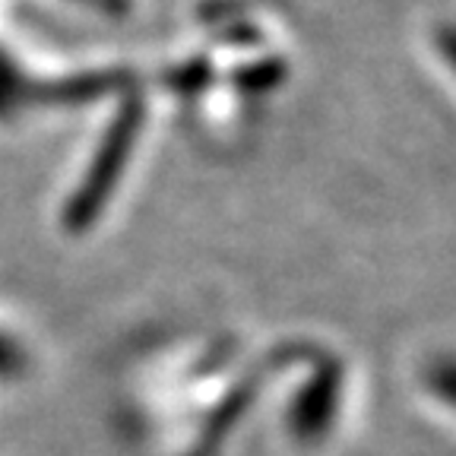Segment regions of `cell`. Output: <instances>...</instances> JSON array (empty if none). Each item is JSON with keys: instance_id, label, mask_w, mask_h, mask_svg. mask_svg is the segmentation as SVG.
Listing matches in <instances>:
<instances>
[{"instance_id": "cell-1", "label": "cell", "mask_w": 456, "mask_h": 456, "mask_svg": "<svg viewBox=\"0 0 456 456\" xmlns=\"http://www.w3.org/2000/svg\"><path fill=\"white\" fill-rule=\"evenodd\" d=\"M0 349H4V342H0ZM10 362H13V358H10V352H0V370H7Z\"/></svg>"}]
</instances>
